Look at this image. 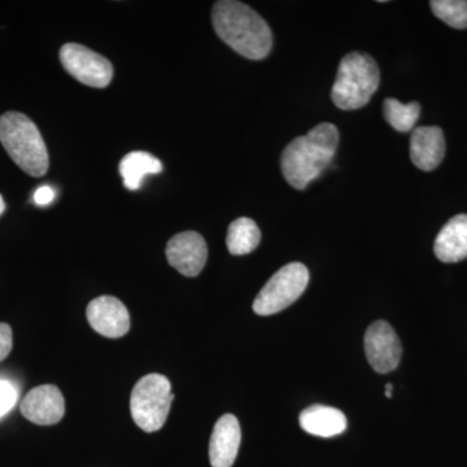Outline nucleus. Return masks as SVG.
<instances>
[{
  "mask_svg": "<svg viewBox=\"0 0 467 467\" xmlns=\"http://www.w3.org/2000/svg\"><path fill=\"white\" fill-rule=\"evenodd\" d=\"M214 32L221 41L250 60H263L273 47V34L266 21L250 5L221 0L212 11Z\"/></svg>",
  "mask_w": 467,
  "mask_h": 467,
  "instance_id": "1",
  "label": "nucleus"
},
{
  "mask_svg": "<svg viewBox=\"0 0 467 467\" xmlns=\"http://www.w3.org/2000/svg\"><path fill=\"white\" fill-rule=\"evenodd\" d=\"M337 144L339 131L330 122L319 124L310 129L308 134L295 138L282 153L285 180L294 189H306L331 164Z\"/></svg>",
  "mask_w": 467,
  "mask_h": 467,
  "instance_id": "2",
  "label": "nucleus"
},
{
  "mask_svg": "<svg viewBox=\"0 0 467 467\" xmlns=\"http://www.w3.org/2000/svg\"><path fill=\"white\" fill-rule=\"evenodd\" d=\"M0 142L18 168L32 177H42L50 167L47 147L38 128L20 112L0 117Z\"/></svg>",
  "mask_w": 467,
  "mask_h": 467,
  "instance_id": "3",
  "label": "nucleus"
},
{
  "mask_svg": "<svg viewBox=\"0 0 467 467\" xmlns=\"http://www.w3.org/2000/svg\"><path fill=\"white\" fill-rule=\"evenodd\" d=\"M379 82L377 61L370 55L350 52L340 61L331 99L343 110L362 109L376 94Z\"/></svg>",
  "mask_w": 467,
  "mask_h": 467,
  "instance_id": "4",
  "label": "nucleus"
},
{
  "mask_svg": "<svg viewBox=\"0 0 467 467\" xmlns=\"http://www.w3.org/2000/svg\"><path fill=\"white\" fill-rule=\"evenodd\" d=\"M173 400L168 378L149 374L138 380L131 392V417L143 431H159L165 425Z\"/></svg>",
  "mask_w": 467,
  "mask_h": 467,
  "instance_id": "5",
  "label": "nucleus"
},
{
  "mask_svg": "<svg viewBox=\"0 0 467 467\" xmlns=\"http://www.w3.org/2000/svg\"><path fill=\"white\" fill-rule=\"evenodd\" d=\"M309 284V270L300 263L287 264L279 269L254 301V310L259 316L282 312L299 299Z\"/></svg>",
  "mask_w": 467,
  "mask_h": 467,
  "instance_id": "6",
  "label": "nucleus"
},
{
  "mask_svg": "<svg viewBox=\"0 0 467 467\" xmlns=\"http://www.w3.org/2000/svg\"><path fill=\"white\" fill-rule=\"evenodd\" d=\"M60 61L70 76L86 86L103 88L112 81V64L86 46L67 43L61 47Z\"/></svg>",
  "mask_w": 467,
  "mask_h": 467,
  "instance_id": "7",
  "label": "nucleus"
},
{
  "mask_svg": "<svg viewBox=\"0 0 467 467\" xmlns=\"http://www.w3.org/2000/svg\"><path fill=\"white\" fill-rule=\"evenodd\" d=\"M365 353L370 367L379 374L391 373L400 364L402 347L398 334L386 321L368 326L365 334Z\"/></svg>",
  "mask_w": 467,
  "mask_h": 467,
  "instance_id": "8",
  "label": "nucleus"
},
{
  "mask_svg": "<svg viewBox=\"0 0 467 467\" xmlns=\"http://www.w3.org/2000/svg\"><path fill=\"white\" fill-rule=\"evenodd\" d=\"M169 264L184 276H198L208 259V247L201 234H177L167 245Z\"/></svg>",
  "mask_w": 467,
  "mask_h": 467,
  "instance_id": "9",
  "label": "nucleus"
},
{
  "mask_svg": "<svg viewBox=\"0 0 467 467\" xmlns=\"http://www.w3.org/2000/svg\"><path fill=\"white\" fill-rule=\"evenodd\" d=\"M20 410L27 420L36 425H57L66 413V401L57 386L45 384L27 393L21 401Z\"/></svg>",
  "mask_w": 467,
  "mask_h": 467,
  "instance_id": "10",
  "label": "nucleus"
},
{
  "mask_svg": "<svg viewBox=\"0 0 467 467\" xmlns=\"http://www.w3.org/2000/svg\"><path fill=\"white\" fill-rule=\"evenodd\" d=\"M88 324L103 337L117 339L130 328V316L124 304L113 296L97 297L86 310Z\"/></svg>",
  "mask_w": 467,
  "mask_h": 467,
  "instance_id": "11",
  "label": "nucleus"
},
{
  "mask_svg": "<svg viewBox=\"0 0 467 467\" xmlns=\"http://www.w3.org/2000/svg\"><path fill=\"white\" fill-rule=\"evenodd\" d=\"M242 432L239 420L225 414L217 420L209 441V460L213 467H232L241 447Z\"/></svg>",
  "mask_w": 467,
  "mask_h": 467,
  "instance_id": "12",
  "label": "nucleus"
},
{
  "mask_svg": "<svg viewBox=\"0 0 467 467\" xmlns=\"http://www.w3.org/2000/svg\"><path fill=\"white\" fill-rule=\"evenodd\" d=\"M445 156L444 133L438 126H420L410 137V159L418 169L431 171Z\"/></svg>",
  "mask_w": 467,
  "mask_h": 467,
  "instance_id": "13",
  "label": "nucleus"
},
{
  "mask_svg": "<svg viewBox=\"0 0 467 467\" xmlns=\"http://www.w3.org/2000/svg\"><path fill=\"white\" fill-rule=\"evenodd\" d=\"M434 252L441 263L467 259V214L454 216L442 226L435 239Z\"/></svg>",
  "mask_w": 467,
  "mask_h": 467,
  "instance_id": "14",
  "label": "nucleus"
},
{
  "mask_svg": "<svg viewBox=\"0 0 467 467\" xmlns=\"http://www.w3.org/2000/svg\"><path fill=\"white\" fill-rule=\"evenodd\" d=\"M301 429L319 438H333L347 429V417L343 411L326 405H312L304 409L299 417Z\"/></svg>",
  "mask_w": 467,
  "mask_h": 467,
  "instance_id": "15",
  "label": "nucleus"
},
{
  "mask_svg": "<svg viewBox=\"0 0 467 467\" xmlns=\"http://www.w3.org/2000/svg\"><path fill=\"white\" fill-rule=\"evenodd\" d=\"M161 171V161L143 150L128 153L119 164V174L124 180L125 187L131 192L142 186L143 178L147 174H159Z\"/></svg>",
  "mask_w": 467,
  "mask_h": 467,
  "instance_id": "16",
  "label": "nucleus"
},
{
  "mask_svg": "<svg viewBox=\"0 0 467 467\" xmlns=\"http://www.w3.org/2000/svg\"><path fill=\"white\" fill-rule=\"evenodd\" d=\"M261 232L254 220L248 217H241L233 221L227 230V250L234 256H243L251 254L259 247Z\"/></svg>",
  "mask_w": 467,
  "mask_h": 467,
  "instance_id": "17",
  "label": "nucleus"
},
{
  "mask_svg": "<svg viewBox=\"0 0 467 467\" xmlns=\"http://www.w3.org/2000/svg\"><path fill=\"white\" fill-rule=\"evenodd\" d=\"M420 113V106L417 101L402 104L398 99L389 98L383 103L384 119L395 130L400 131V133H408V131L413 130Z\"/></svg>",
  "mask_w": 467,
  "mask_h": 467,
  "instance_id": "18",
  "label": "nucleus"
},
{
  "mask_svg": "<svg viewBox=\"0 0 467 467\" xmlns=\"http://www.w3.org/2000/svg\"><path fill=\"white\" fill-rule=\"evenodd\" d=\"M432 12L439 20L454 29H467L466 0H432Z\"/></svg>",
  "mask_w": 467,
  "mask_h": 467,
  "instance_id": "19",
  "label": "nucleus"
},
{
  "mask_svg": "<svg viewBox=\"0 0 467 467\" xmlns=\"http://www.w3.org/2000/svg\"><path fill=\"white\" fill-rule=\"evenodd\" d=\"M17 400V392L11 383L0 380V417L7 414L15 407Z\"/></svg>",
  "mask_w": 467,
  "mask_h": 467,
  "instance_id": "20",
  "label": "nucleus"
},
{
  "mask_svg": "<svg viewBox=\"0 0 467 467\" xmlns=\"http://www.w3.org/2000/svg\"><path fill=\"white\" fill-rule=\"evenodd\" d=\"M12 350V328L7 324H0V362L8 358Z\"/></svg>",
  "mask_w": 467,
  "mask_h": 467,
  "instance_id": "21",
  "label": "nucleus"
},
{
  "mask_svg": "<svg viewBox=\"0 0 467 467\" xmlns=\"http://www.w3.org/2000/svg\"><path fill=\"white\" fill-rule=\"evenodd\" d=\"M55 199V190L52 189L48 184L39 187L36 192H34V202L39 207H46V205L51 204Z\"/></svg>",
  "mask_w": 467,
  "mask_h": 467,
  "instance_id": "22",
  "label": "nucleus"
},
{
  "mask_svg": "<svg viewBox=\"0 0 467 467\" xmlns=\"http://www.w3.org/2000/svg\"><path fill=\"white\" fill-rule=\"evenodd\" d=\"M392 391H393V386L391 383L387 384L386 389H384V395L387 396V398H392Z\"/></svg>",
  "mask_w": 467,
  "mask_h": 467,
  "instance_id": "23",
  "label": "nucleus"
},
{
  "mask_svg": "<svg viewBox=\"0 0 467 467\" xmlns=\"http://www.w3.org/2000/svg\"><path fill=\"white\" fill-rule=\"evenodd\" d=\"M5 201H3L2 195H0V216H2L3 212H5Z\"/></svg>",
  "mask_w": 467,
  "mask_h": 467,
  "instance_id": "24",
  "label": "nucleus"
}]
</instances>
